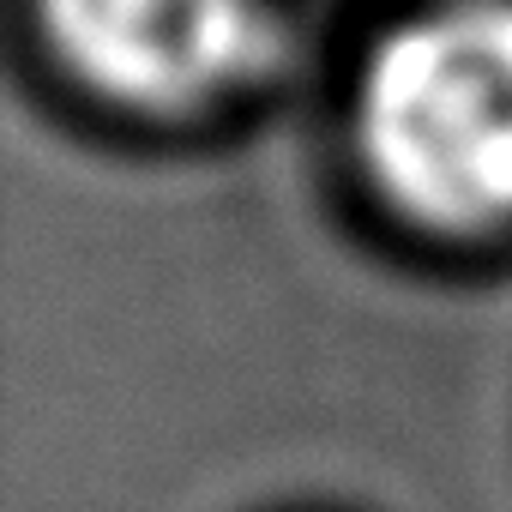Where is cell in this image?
<instances>
[{
  "mask_svg": "<svg viewBox=\"0 0 512 512\" xmlns=\"http://www.w3.org/2000/svg\"><path fill=\"white\" fill-rule=\"evenodd\" d=\"M356 163L428 235L512 223V0H434L374 37L350 97Z\"/></svg>",
  "mask_w": 512,
  "mask_h": 512,
  "instance_id": "obj_1",
  "label": "cell"
},
{
  "mask_svg": "<svg viewBox=\"0 0 512 512\" xmlns=\"http://www.w3.org/2000/svg\"><path fill=\"white\" fill-rule=\"evenodd\" d=\"M55 61L127 115H205L266 61V0H37Z\"/></svg>",
  "mask_w": 512,
  "mask_h": 512,
  "instance_id": "obj_2",
  "label": "cell"
}]
</instances>
